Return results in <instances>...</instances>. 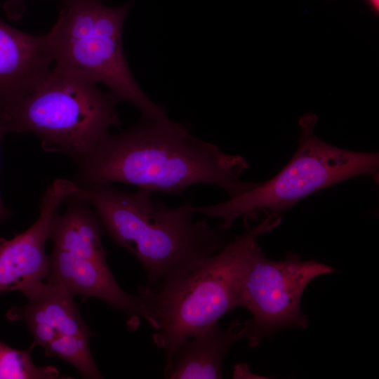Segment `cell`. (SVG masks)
<instances>
[{
	"instance_id": "obj_17",
	"label": "cell",
	"mask_w": 379,
	"mask_h": 379,
	"mask_svg": "<svg viewBox=\"0 0 379 379\" xmlns=\"http://www.w3.org/2000/svg\"><path fill=\"white\" fill-rule=\"evenodd\" d=\"M6 133L7 132L5 128L2 118L1 117V113H0V146H1V139ZM8 215H9V211L3 204V201L1 197V193H0V220H4V218H7Z\"/></svg>"
},
{
	"instance_id": "obj_10",
	"label": "cell",
	"mask_w": 379,
	"mask_h": 379,
	"mask_svg": "<svg viewBox=\"0 0 379 379\" xmlns=\"http://www.w3.org/2000/svg\"><path fill=\"white\" fill-rule=\"evenodd\" d=\"M53 65L44 35L22 32L0 19V110L27 94Z\"/></svg>"
},
{
	"instance_id": "obj_15",
	"label": "cell",
	"mask_w": 379,
	"mask_h": 379,
	"mask_svg": "<svg viewBox=\"0 0 379 379\" xmlns=\"http://www.w3.org/2000/svg\"><path fill=\"white\" fill-rule=\"evenodd\" d=\"M34 343L27 350H17L0 341V379H55L59 371L53 366H37L33 362Z\"/></svg>"
},
{
	"instance_id": "obj_2",
	"label": "cell",
	"mask_w": 379,
	"mask_h": 379,
	"mask_svg": "<svg viewBox=\"0 0 379 379\" xmlns=\"http://www.w3.org/2000/svg\"><path fill=\"white\" fill-rule=\"evenodd\" d=\"M105 233L129 251L144 268L145 288H168L187 277L226 244L225 230L197 220L194 206L156 201L142 190L127 192L111 184L79 187Z\"/></svg>"
},
{
	"instance_id": "obj_6",
	"label": "cell",
	"mask_w": 379,
	"mask_h": 379,
	"mask_svg": "<svg viewBox=\"0 0 379 379\" xmlns=\"http://www.w3.org/2000/svg\"><path fill=\"white\" fill-rule=\"evenodd\" d=\"M317 122V116L312 113L300 119L298 149L272 179L224 202L194 206L195 212L221 219L220 225L228 230L240 216L253 215L261 210L279 214L314 192L351 178L365 175L378 179V152L330 145L314 133Z\"/></svg>"
},
{
	"instance_id": "obj_16",
	"label": "cell",
	"mask_w": 379,
	"mask_h": 379,
	"mask_svg": "<svg viewBox=\"0 0 379 379\" xmlns=\"http://www.w3.org/2000/svg\"><path fill=\"white\" fill-rule=\"evenodd\" d=\"M27 0H6L4 8L7 17L13 20L20 19L26 9Z\"/></svg>"
},
{
	"instance_id": "obj_5",
	"label": "cell",
	"mask_w": 379,
	"mask_h": 379,
	"mask_svg": "<svg viewBox=\"0 0 379 379\" xmlns=\"http://www.w3.org/2000/svg\"><path fill=\"white\" fill-rule=\"evenodd\" d=\"M105 1L62 0L55 23L44 34L53 65L88 74L142 117L168 119L142 91L125 57L123 28L133 2L109 6Z\"/></svg>"
},
{
	"instance_id": "obj_13",
	"label": "cell",
	"mask_w": 379,
	"mask_h": 379,
	"mask_svg": "<svg viewBox=\"0 0 379 379\" xmlns=\"http://www.w3.org/2000/svg\"><path fill=\"white\" fill-rule=\"evenodd\" d=\"M65 211L55 213L51 227L53 248L98 261H106L102 244L105 233L94 210L79 190L68 196Z\"/></svg>"
},
{
	"instance_id": "obj_7",
	"label": "cell",
	"mask_w": 379,
	"mask_h": 379,
	"mask_svg": "<svg viewBox=\"0 0 379 379\" xmlns=\"http://www.w3.org/2000/svg\"><path fill=\"white\" fill-rule=\"evenodd\" d=\"M335 272L315 260H302L288 253L279 261L267 259L256 241L250 251L241 281V307L252 314L246 339L257 346L263 337L287 327L307 328L300 299L314 279Z\"/></svg>"
},
{
	"instance_id": "obj_12",
	"label": "cell",
	"mask_w": 379,
	"mask_h": 379,
	"mask_svg": "<svg viewBox=\"0 0 379 379\" xmlns=\"http://www.w3.org/2000/svg\"><path fill=\"white\" fill-rule=\"evenodd\" d=\"M24 295L27 299V304L8 310L6 316L11 321H22L29 330L51 327L58 335H93L81 318L74 296L64 288L44 281Z\"/></svg>"
},
{
	"instance_id": "obj_18",
	"label": "cell",
	"mask_w": 379,
	"mask_h": 379,
	"mask_svg": "<svg viewBox=\"0 0 379 379\" xmlns=\"http://www.w3.org/2000/svg\"><path fill=\"white\" fill-rule=\"evenodd\" d=\"M368 3L370 7L375 13H378L379 12V0H366Z\"/></svg>"
},
{
	"instance_id": "obj_9",
	"label": "cell",
	"mask_w": 379,
	"mask_h": 379,
	"mask_svg": "<svg viewBox=\"0 0 379 379\" xmlns=\"http://www.w3.org/2000/svg\"><path fill=\"white\" fill-rule=\"evenodd\" d=\"M48 260L46 281L64 288L74 297L81 295L100 299L126 314L132 326L138 325L143 317L139 298L121 288L107 261L84 258L53 248Z\"/></svg>"
},
{
	"instance_id": "obj_3",
	"label": "cell",
	"mask_w": 379,
	"mask_h": 379,
	"mask_svg": "<svg viewBox=\"0 0 379 379\" xmlns=\"http://www.w3.org/2000/svg\"><path fill=\"white\" fill-rule=\"evenodd\" d=\"M279 215L269 213L253 229L237 236L176 284L152 291L142 286L137 296L152 339L165 354L164 373L187 340L218 324L241 307V281L248 257L260 235L277 227Z\"/></svg>"
},
{
	"instance_id": "obj_11",
	"label": "cell",
	"mask_w": 379,
	"mask_h": 379,
	"mask_svg": "<svg viewBox=\"0 0 379 379\" xmlns=\"http://www.w3.org/2000/svg\"><path fill=\"white\" fill-rule=\"evenodd\" d=\"M251 319L233 321L223 330L218 324L185 341L176 351L169 369L164 373L170 379L222 378V361L229 349L246 338Z\"/></svg>"
},
{
	"instance_id": "obj_8",
	"label": "cell",
	"mask_w": 379,
	"mask_h": 379,
	"mask_svg": "<svg viewBox=\"0 0 379 379\" xmlns=\"http://www.w3.org/2000/svg\"><path fill=\"white\" fill-rule=\"evenodd\" d=\"M78 189L72 180H54L43 194L36 220L12 239H0V293L18 291L24 294L46 281L49 260L45 246L53 219L65 199Z\"/></svg>"
},
{
	"instance_id": "obj_1",
	"label": "cell",
	"mask_w": 379,
	"mask_h": 379,
	"mask_svg": "<svg viewBox=\"0 0 379 379\" xmlns=\"http://www.w3.org/2000/svg\"><path fill=\"white\" fill-rule=\"evenodd\" d=\"M77 164L73 181L79 187L121 182L149 193L180 194L208 184L233 198L258 184L241 180L249 168L244 157L225 153L169 119L142 117L124 132L108 133Z\"/></svg>"
},
{
	"instance_id": "obj_14",
	"label": "cell",
	"mask_w": 379,
	"mask_h": 379,
	"mask_svg": "<svg viewBox=\"0 0 379 379\" xmlns=\"http://www.w3.org/2000/svg\"><path fill=\"white\" fill-rule=\"evenodd\" d=\"M90 338L84 335H60L44 349L47 355L58 357L69 363L84 378H102L90 350Z\"/></svg>"
},
{
	"instance_id": "obj_4",
	"label": "cell",
	"mask_w": 379,
	"mask_h": 379,
	"mask_svg": "<svg viewBox=\"0 0 379 379\" xmlns=\"http://www.w3.org/2000/svg\"><path fill=\"white\" fill-rule=\"evenodd\" d=\"M88 74L53 65L25 95L0 110L6 132H28L44 150L86 157L121 120L119 100Z\"/></svg>"
}]
</instances>
